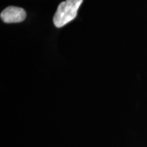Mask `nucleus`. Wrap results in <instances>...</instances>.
<instances>
[{
	"label": "nucleus",
	"instance_id": "2",
	"mask_svg": "<svg viewBox=\"0 0 147 147\" xmlns=\"http://www.w3.org/2000/svg\"><path fill=\"white\" fill-rule=\"evenodd\" d=\"M26 18L24 9L16 6H8L1 13V18L4 23H15L23 21Z\"/></svg>",
	"mask_w": 147,
	"mask_h": 147
},
{
	"label": "nucleus",
	"instance_id": "1",
	"mask_svg": "<svg viewBox=\"0 0 147 147\" xmlns=\"http://www.w3.org/2000/svg\"><path fill=\"white\" fill-rule=\"evenodd\" d=\"M82 1L83 0H66L61 3L53 17L55 26L60 28L73 21L77 16Z\"/></svg>",
	"mask_w": 147,
	"mask_h": 147
}]
</instances>
